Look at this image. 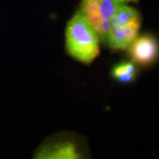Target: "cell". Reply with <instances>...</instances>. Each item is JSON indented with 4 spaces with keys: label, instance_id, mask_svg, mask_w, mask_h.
<instances>
[{
    "label": "cell",
    "instance_id": "1",
    "mask_svg": "<svg viewBox=\"0 0 159 159\" xmlns=\"http://www.w3.org/2000/svg\"><path fill=\"white\" fill-rule=\"evenodd\" d=\"M66 42L68 54L81 63H92L99 54L100 38L79 12L68 22Z\"/></svg>",
    "mask_w": 159,
    "mask_h": 159
},
{
    "label": "cell",
    "instance_id": "2",
    "mask_svg": "<svg viewBox=\"0 0 159 159\" xmlns=\"http://www.w3.org/2000/svg\"><path fill=\"white\" fill-rule=\"evenodd\" d=\"M140 25L141 18L139 12L123 4L112 17L106 40L109 46L115 50L127 48L138 37Z\"/></svg>",
    "mask_w": 159,
    "mask_h": 159
},
{
    "label": "cell",
    "instance_id": "3",
    "mask_svg": "<svg viewBox=\"0 0 159 159\" xmlns=\"http://www.w3.org/2000/svg\"><path fill=\"white\" fill-rule=\"evenodd\" d=\"M123 4L118 0H83L79 13L96 31L99 38L106 40L112 17Z\"/></svg>",
    "mask_w": 159,
    "mask_h": 159
},
{
    "label": "cell",
    "instance_id": "4",
    "mask_svg": "<svg viewBox=\"0 0 159 159\" xmlns=\"http://www.w3.org/2000/svg\"><path fill=\"white\" fill-rule=\"evenodd\" d=\"M129 48L132 60L142 65L153 62L159 54L158 43L150 35L137 37Z\"/></svg>",
    "mask_w": 159,
    "mask_h": 159
},
{
    "label": "cell",
    "instance_id": "5",
    "mask_svg": "<svg viewBox=\"0 0 159 159\" xmlns=\"http://www.w3.org/2000/svg\"><path fill=\"white\" fill-rule=\"evenodd\" d=\"M81 156L78 148L71 141H59L44 145L36 154L37 159H75Z\"/></svg>",
    "mask_w": 159,
    "mask_h": 159
},
{
    "label": "cell",
    "instance_id": "6",
    "mask_svg": "<svg viewBox=\"0 0 159 159\" xmlns=\"http://www.w3.org/2000/svg\"><path fill=\"white\" fill-rule=\"evenodd\" d=\"M136 69L131 63H121L116 65L112 70L114 78L122 83H129L134 79Z\"/></svg>",
    "mask_w": 159,
    "mask_h": 159
},
{
    "label": "cell",
    "instance_id": "7",
    "mask_svg": "<svg viewBox=\"0 0 159 159\" xmlns=\"http://www.w3.org/2000/svg\"><path fill=\"white\" fill-rule=\"evenodd\" d=\"M118 1L125 4V2H137L138 0H118Z\"/></svg>",
    "mask_w": 159,
    "mask_h": 159
}]
</instances>
